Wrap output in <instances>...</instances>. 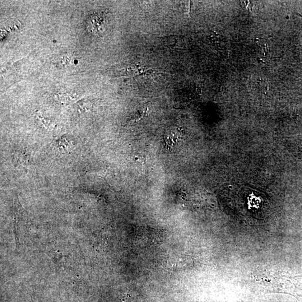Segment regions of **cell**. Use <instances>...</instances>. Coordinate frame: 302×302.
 Wrapping results in <instances>:
<instances>
[{"instance_id": "1", "label": "cell", "mask_w": 302, "mask_h": 302, "mask_svg": "<svg viewBox=\"0 0 302 302\" xmlns=\"http://www.w3.org/2000/svg\"><path fill=\"white\" fill-rule=\"evenodd\" d=\"M108 12L103 10L93 11L87 17L86 26L88 32L93 35L102 36L106 31L109 23Z\"/></svg>"}, {"instance_id": "3", "label": "cell", "mask_w": 302, "mask_h": 302, "mask_svg": "<svg viewBox=\"0 0 302 302\" xmlns=\"http://www.w3.org/2000/svg\"><path fill=\"white\" fill-rule=\"evenodd\" d=\"M147 108L139 111L138 113H137L136 115H135V117H134L133 120H136V122H138V120H141L142 118L146 117V115H147Z\"/></svg>"}, {"instance_id": "2", "label": "cell", "mask_w": 302, "mask_h": 302, "mask_svg": "<svg viewBox=\"0 0 302 302\" xmlns=\"http://www.w3.org/2000/svg\"><path fill=\"white\" fill-rule=\"evenodd\" d=\"M164 44L174 48L183 49L185 46V39L183 36L173 35L166 37L164 40Z\"/></svg>"}]
</instances>
